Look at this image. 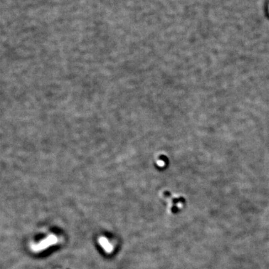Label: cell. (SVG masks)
<instances>
[{
  "label": "cell",
  "mask_w": 269,
  "mask_h": 269,
  "mask_svg": "<svg viewBox=\"0 0 269 269\" xmlns=\"http://www.w3.org/2000/svg\"><path fill=\"white\" fill-rule=\"evenodd\" d=\"M58 239L57 237L54 235L51 234L47 236L46 239L41 240L40 243L36 245H33L31 247V249L34 252H39L42 251L47 247L55 244L58 243Z\"/></svg>",
  "instance_id": "6da1fadb"
},
{
  "label": "cell",
  "mask_w": 269,
  "mask_h": 269,
  "mask_svg": "<svg viewBox=\"0 0 269 269\" xmlns=\"http://www.w3.org/2000/svg\"><path fill=\"white\" fill-rule=\"evenodd\" d=\"M98 243H99L100 245L101 246V247L103 249V250L106 252L110 253L113 251L112 246L110 244V243H109V240H107V239H106L105 237H101L100 238H99L98 239Z\"/></svg>",
  "instance_id": "7a4b0ae2"
}]
</instances>
